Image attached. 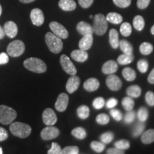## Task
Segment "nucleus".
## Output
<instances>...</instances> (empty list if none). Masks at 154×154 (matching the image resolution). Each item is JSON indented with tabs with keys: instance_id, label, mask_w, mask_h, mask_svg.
Segmentation results:
<instances>
[{
	"instance_id": "1",
	"label": "nucleus",
	"mask_w": 154,
	"mask_h": 154,
	"mask_svg": "<svg viewBox=\"0 0 154 154\" xmlns=\"http://www.w3.org/2000/svg\"><path fill=\"white\" fill-rule=\"evenodd\" d=\"M24 66L31 72L38 74L44 73L47 69L46 63L42 59L36 57H31L24 60Z\"/></svg>"
},
{
	"instance_id": "2",
	"label": "nucleus",
	"mask_w": 154,
	"mask_h": 154,
	"mask_svg": "<svg viewBox=\"0 0 154 154\" xmlns=\"http://www.w3.org/2000/svg\"><path fill=\"white\" fill-rule=\"evenodd\" d=\"M9 130L11 134L20 138L28 137L32 133V128L29 125L22 122L11 123L9 126Z\"/></svg>"
},
{
	"instance_id": "3",
	"label": "nucleus",
	"mask_w": 154,
	"mask_h": 154,
	"mask_svg": "<svg viewBox=\"0 0 154 154\" xmlns=\"http://www.w3.org/2000/svg\"><path fill=\"white\" fill-rule=\"evenodd\" d=\"M45 42L48 48L54 54H59L63 49V42L61 38L58 37L52 32H48L45 35Z\"/></svg>"
},
{
	"instance_id": "4",
	"label": "nucleus",
	"mask_w": 154,
	"mask_h": 154,
	"mask_svg": "<svg viewBox=\"0 0 154 154\" xmlns=\"http://www.w3.org/2000/svg\"><path fill=\"white\" fill-rule=\"evenodd\" d=\"M94 33L98 36L103 35L108 29V21L104 15L97 14L94 17L93 21Z\"/></svg>"
},
{
	"instance_id": "5",
	"label": "nucleus",
	"mask_w": 154,
	"mask_h": 154,
	"mask_svg": "<svg viewBox=\"0 0 154 154\" xmlns=\"http://www.w3.org/2000/svg\"><path fill=\"white\" fill-rule=\"evenodd\" d=\"M17 111L12 108L0 105V123L4 125L11 124L17 118Z\"/></svg>"
},
{
	"instance_id": "6",
	"label": "nucleus",
	"mask_w": 154,
	"mask_h": 154,
	"mask_svg": "<svg viewBox=\"0 0 154 154\" xmlns=\"http://www.w3.org/2000/svg\"><path fill=\"white\" fill-rule=\"evenodd\" d=\"M7 53L12 57H20L25 51V45L21 40H14L11 42L7 47Z\"/></svg>"
},
{
	"instance_id": "7",
	"label": "nucleus",
	"mask_w": 154,
	"mask_h": 154,
	"mask_svg": "<svg viewBox=\"0 0 154 154\" xmlns=\"http://www.w3.org/2000/svg\"><path fill=\"white\" fill-rule=\"evenodd\" d=\"M60 63L62 67L63 70L67 74L73 76L76 75L77 73V69L72 61L70 60L69 57L66 54H63L60 57Z\"/></svg>"
},
{
	"instance_id": "8",
	"label": "nucleus",
	"mask_w": 154,
	"mask_h": 154,
	"mask_svg": "<svg viewBox=\"0 0 154 154\" xmlns=\"http://www.w3.org/2000/svg\"><path fill=\"white\" fill-rule=\"evenodd\" d=\"M49 27L54 34L58 37L66 39L69 36V32L60 23L57 22H51L49 24Z\"/></svg>"
},
{
	"instance_id": "9",
	"label": "nucleus",
	"mask_w": 154,
	"mask_h": 154,
	"mask_svg": "<svg viewBox=\"0 0 154 154\" xmlns=\"http://www.w3.org/2000/svg\"><path fill=\"white\" fill-rule=\"evenodd\" d=\"M60 134V131L54 126H47L41 131V137L44 140H52L57 138Z\"/></svg>"
},
{
	"instance_id": "10",
	"label": "nucleus",
	"mask_w": 154,
	"mask_h": 154,
	"mask_svg": "<svg viewBox=\"0 0 154 154\" xmlns=\"http://www.w3.org/2000/svg\"><path fill=\"white\" fill-rule=\"evenodd\" d=\"M106 84L108 88H110L111 91H119L122 87V82L119 76L116 75L109 74L106 79Z\"/></svg>"
},
{
	"instance_id": "11",
	"label": "nucleus",
	"mask_w": 154,
	"mask_h": 154,
	"mask_svg": "<svg viewBox=\"0 0 154 154\" xmlns=\"http://www.w3.org/2000/svg\"><path fill=\"white\" fill-rule=\"evenodd\" d=\"M42 120L47 126H54L57 121V116L53 109L48 108L42 113Z\"/></svg>"
},
{
	"instance_id": "12",
	"label": "nucleus",
	"mask_w": 154,
	"mask_h": 154,
	"mask_svg": "<svg viewBox=\"0 0 154 154\" xmlns=\"http://www.w3.org/2000/svg\"><path fill=\"white\" fill-rule=\"evenodd\" d=\"M30 18L32 24L35 26H42L44 22V15L40 9H33L30 13Z\"/></svg>"
},
{
	"instance_id": "13",
	"label": "nucleus",
	"mask_w": 154,
	"mask_h": 154,
	"mask_svg": "<svg viewBox=\"0 0 154 154\" xmlns=\"http://www.w3.org/2000/svg\"><path fill=\"white\" fill-rule=\"evenodd\" d=\"M69 96L65 93H61L58 96L55 103V109L59 112H63L67 109L69 104Z\"/></svg>"
},
{
	"instance_id": "14",
	"label": "nucleus",
	"mask_w": 154,
	"mask_h": 154,
	"mask_svg": "<svg viewBox=\"0 0 154 154\" xmlns=\"http://www.w3.org/2000/svg\"><path fill=\"white\" fill-rule=\"evenodd\" d=\"M79 77L73 75L69 79L66 84V89L69 94H73L78 89L80 85Z\"/></svg>"
},
{
	"instance_id": "15",
	"label": "nucleus",
	"mask_w": 154,
	"mask_h": 154,
	"mask_svg": "<svg viewBox=\"0 0 154 154\" xmlns=\"http://www.w3.org/2000/svg\"><path fill=\"white\" fill-rule=\"evenodd\" d=\"M4 30H5V35L9 38H14L18 33V27L17 24L12 21H8L4 25Z\"/></svg>"
},
{
	"instance_id": "16",
	"label": "nucleus",
	"mask_w": 154,
	"mask_h": 154,
	"mask_svg": "<svg viewBox=\"0 0 154 154\" xmlns=\"http://www.w3.org/2000/svg\"><path fill=\"white\" fill-rule=\"evenodd\" d=\"M94 38L93 34H86V35L83 36V37L81 38L79 43V49L84 51L91 49L93 44Z\"/></svg>"
},
{
	"instance_id": "17",
	"label": "nucleus",
	"mask_w": 154,
	"mask_h": 154,
	"mask_svg": "<svg viewBox=\"0 0 154 154\" xmlns=\"http://www.w3.org/2000/svg\"><path fill=\"white\" fill-rule=\"evenodd\" d=\"M118 70V63L113 60L107 61L102 66V72L104 74H112Z\"/></svg>"
},
{
	"instance_id": "18",
	"label": "nucleus",
	"mask_w": 154,
	"mask_h": 154,
	"mask_svg": "<svg viewBox=\"0 0 154 154\" xmlns=\"http://www.w3.org/2000/svg\"><path fill=\"white\" fill-rule=\"evenodd\" d=\"M100 86V82L96 78H89L84 83V89L88 92L95 91Z\"/></svg>"
},
{
	"instance_id": "19",
	"label": "nucleus",
	"mask_w": 154,
	"mask_h": 154,
	"mask_svg": "<svg viewBox=\"0 0 154 154\" xmlns=\"http://www.w3.org/2000/svg\"><path fill=\"white\" fill-rule=\"evenodd\" d=\"M76 29L78 32L82 36L86 34H93L94 30L91 24L85 22H80L78 23L76 26Z\"/></svg>"
},
{
	"instance_id": "20",
	"label": "nucleus",
	"mask_w": 154,
	"mask_h": 154,
	"mask_svg": "<svg viewBox=\"0 0 154 154\" xmlns=\"http://www.w3.org/2000/svg\"><path fill=\"white\" fill-rule=\"evenodd\" d=\"M71 57L78 62H84L88 59V54L86 51H84V50L76 49L74 50L71 53Z\"/></svg>"
},
{
	"instance_id": "21",
	"label": "nucleus",
	"mask_w": 154,
	"mask_h": 154,
	"mask_svg": "<svg viewBox=\"0 0 154 154\" xmlns=\"http://www.w3.org/2000/svg\"><path fill=\"white\" fill-rule=\"evenodd\" d=\"M59 7L63 11H73L76 8V2L74 0H60L59 2Z\"/></svg>"
},
{
	"instance_id": "22",
	"label": "nucleus",
	"mask_w": 154,
	"mask_h": 154,
	"mask_svg": "<svg viewBox=\"0 0 154 154\" xmlns=\"http://www.w3.org/2000/svg\"><path fill=\"white\" fill-rule=\"evenodd\" d=\"M109 43L114 49H116L119 47V33L115 29H111L109 32Z\"/></svg>"
},
{
	"instance_id": "23",
	"label": "nucleus",
	"mask_w": 154,
	"mask_h": 154,
	"mask_svg": "<svg viewBox=\"0 0 154 154\" xmlns=\"http://www.w3.org/2000/svg\"><path fill=\"white\" fill-rule=\"evenodd\" d=\"M140 140L144 144H151L154 142V129H149L142 133Z\"/></svg>"
},
{
	"instance_id": "24",
	"label": "nucleus",
	"mask_w": 154,
	"mask_h": 154,
	"mask_svg": "<svg viewBox=\"0 0 154 154\" xmlns=\"http://www.w3.org/2000/svg\"><path fill=\"white\" fill-rule=\"evenodd\" d=\"M119 47L120 49L124 54H126L131 55L134 52V48L131 44L127 40L122 39L121 41H119Z\"/></svg>"
},
{
	"instance_id": "25",
	"label": "nucleus",
	"mask_w": 154,
	"mask_h": 154,
	"mask_svg": "<svg viewBox=\"0 0 154 154\" xmlns=\"http://www.w3.org/2000/svg\"><path fill=\"white\" fill-rule=\"evenodd\" d=\"M126 94L131 98H138L141 94V88L138 85H132L127 88Z\"/></svg>"
},
{
	"instance_id": "26",
	"label": "nucleus",
	"mask_w": 154,
	"mask_h": 154,
	"mask_svg": "<svg viewBox=\"0 0 154 154\" xmlns=\"http://www.w3.org/2000/svg\"><path fill=\"white\" fill-rule=\"evenodd\" d=\"M106 20L109 22L113 24H119L122 22L123 17L121 14L116 12H110L109 13L106 17Z\"/></svg>"
},
{
	"instance_id": "27",
	"label": "nucleus",
	"mask_w": 154,
	"mask_h": 154,
	"mask_svg": "<svg viewBox=\"0 0 154 154\" xmlns=\"http://www.w3.org/2000/svg\"><path fill=\"white\" fill-rule=\"evenodd\" d=\"M122 75L124 79L128 82H133L136 79V73L134 69L130 68V67H126L123 69Z\"/></svg>"
},
{
	"instance_id": "28",
	"label": "nucleus",
	"mask_w": 154,
	"mask_h": 154,
	"mask_svg": "<svg viewBox=\"0 0 154 154\" xmlns=\"http://www.w3.org/2000/svg\"><path fill=\"white\" fill-rule=\"evenodd\" d=\"M133 25H134V28L137 31H142L143 29L144 26H145V21L143 17L137 15L134 17V20H133Z\"/></svg>"
},
{
	"instance_id": "29",
	"label": "nucleus",
	"mask_w": 154,
	"mask_h": 154,
	"mask_svg": "<svg viewBox=\"0 0 154 154\" xmlns=\"http://www.w3.org/2000/svg\"><path fill=\"white\" fill-rule=\"evenodd\" d=\"M90 109L87 106L82 105L77 109V115L81 119H86L89 116Z\"/></svg>"
},
{
	"instance_id": "30",
	"label": "nucleus",
	"mask_w": 154,
	"mask_h": 154,
	"mask_svg": "<svg viewBox=\"0 0 154 154\" xmlns=\"http://www.w3.org/2000/svg\"><path fill=\"white\" fill-rule=\"evenodd\" d=\"M72 134L77 139L83 140L86 137V131L82 127H76L72 131Z\"/></svg>"
},
{
	"instance_id": "31",
	"label": "nucleus",
	"mask_w": 154,
	"mask_h": 154,
	"mask_svg": "<svg viewBox=\"0 0 154 154\" xmlns=\"http://www.w3.org/2000/svg\"><path fill=\"white\" fill-rule=\"evenodd\" d=\"M145 127L146 124H144V122L139 121V122H138L137 124L135 125L134 128H133L132 136L134 137H138V136H139L143 132Z\"/></svg>"
},
{
	"instance_id": "32",
	"label": "nucleus",
	"mask_w": 154,
	"mask_h": 154,
	"mask_svg": "<svg viewBox=\"0 0 154 154\" xmlns=\"http://www.w3.org/2000/svg\"><path fill=\"white\" fill-rule=\"evenodd\" d=\"M139 50L143 55H149L153 51V47L149 42H143L140 45Z\"/></svg>"
},
{
	"instance_id": "33",
	"label": "nucleus",
	"mask_w": 154,
	"mask_h": 154,
	"mask_svg": "<svg viewBox=\"0 0 154 154\" xmlns=\"http://www.w3.org/2000/svg\"><path fill=\"white\" fill-rule=\"evenodd\" d=\"M134 56L132 54H121L119 57L117 61L120 65H127L129 64L134 61Z\"/></svg>"
},
{
	"instance_id": "34",
	"label": "nucleus",
	"mask_w": 154,
	"mask_h": 154,
	"mask_svg": "<svg viewBox=\"0 0 154 154\" xmlns=\"http://www.w3.org/2000/svg\"><path fill=\"white\" fill-rule=\"evenodd\" d=\"M121 103H122V106L123 107H124V109L126 111L133 110V109H134V104H135L134 101L133 100V98L130 97V96H127V97L124 98L122 100V102H121Z\"/></svg>"
},
{
	"instance_id": "35",
	"label": "nucleus",
	"mask_w": 154,
	"mask_h": 154,
	"mask_svg": "<svg viewBox=\"0 0 154 154\" xmlns=\"http://www.w3.org/2000/svg\"><path fill=\"white\" fill-rule=\"evenodd\" d=\"M137 115L138 120L142 122H145L149 118V110L146 107L141 106L138 109Z\"/></svg>"
},
{
	"instance_id": "36",
	"label": "nucleus",
	"mask_w": 154,
	"mask_h": 154,
	"mask_svg": "<svg viewBox=\"0 0 154 154\" xmlns=\"http://www.w3.org/2000/svg\"><path fill=\"white\" fill-rule=\"evenodd\" d=\"M120 32L124 36H128L132 32V27L128 22H124L121 24L120 27Z\"/></svg>"
},
{
	"instance_id": "37",
	"label": "nucleus",
	"mask_w": 154,
	"mask_h": 154,
	"mask_svg": "<svg viewBox=\"0 0 154 154\" xmlns=\"http://www.w3.org/2000/svg\"><path fill=\"white\" fill-rule=\"evenodd\" d=\"M113 138H114V134H113V133L110 131L103 133L100 136V140H101L102 143H103L104 144L110 143L113 140Z\"/></svg>"
},
{
	"instance_id": "38",
	"label": "nucleus",
	"mask_w": 154,
	"mask_h": 154,
	"mask_svg": "<svg viewBox=\"0 0 154 154\" xmlns=\"http://www.w3.org/2000/svg\"><path fill=\"white\" fill-rule=\"evenodd\" d=\"M91 148L94 151H96V153H101L102 151H104V149H106V146L102 142L92 141L91 143Z\"/></svg>"
},
{
	"instance_id": "39",
	"label": "nucleus",
	"mask_w": 154,
	"mask_h": 154,
	"mask_svg": "<svg viewBox=\"0 0 154 154\" xmlns=\"http://www.w3.org/2000/svg\"><path fill=\"white\" fill-rule=\"evenodd\" d=\"M116 148H118L121 150H127L130 148V142L126 139H121L116 141L114 143Z\"/></svg>"
},
{
	"instance_id": "40",
	"label": "nucleus",
	"mask_w": 154,
	"mask_h": 154,
	"mask_svg": "<svg viewBox=\"0 0 154 154\" xmlns=\"http://www.w3.org/2000/svg\"><path fill=\"white\" fill-rule=\"evenodd\" d=\"M137 68L140 73H146L149 69V62L146 59H140L137 63Z\"/></svg>"
},
{
	"instance_id": "41",
	"label": "nucleus",
	"mask_w": 154,
	"mask_h": 154,
	"mask_svg": "<svg viewBox=\"0 0 154 154\" xmlns=\"http://www.w3.org/2000/svg\"><path fill=\"white\" fill-rule=\"evenodd\" d=\"M96 121L99 124L106 125L109 124V122L110 121V118L106 113H100L96 116Z\"/></svg>"
},
{
	"instance_id": "42",
	"label": "nucleus",
	"mask_w": 154,
	"mask_h": 154,
	"mask_svg": "<svg viewBox=\"0 0 154 154\" xmlns=\"http://www.w3.org/2000/svg\"><path fill=\"white\" fill-rule=\"evenodd\" d=\"M62 154H78L79 153V149L76 146H66L61 151Z\"/></svg>"
},
{
	"instance_id": "43",
	"label": "nucleus",
	"mask_w": 154,
	"mask_h": 154,
	"mask_svg": "<svg viewBox=\"0 0 154 154\" xmlns=\"http://www.w3.org/2000/svg\"><path fill=\"white\" fill-rule=\"evenodd\" d=\"M92 105H93L94 109H98V110H99V109H101L104 106L105 100L102 97H97L94 100L93 103H92Z\"/></svg>"
},
{
	"instance_id": "44",
	"label": "nucleus",
	"mask_w": 154,
	"mask_h": 154,
	"mask_svg": "<svg viewBox=\"0 0 154 154\" xmlns=\"http://www.w3.org/2000/svg\"><path fill=\"white\" fill-rule=\"evenodd\" d=\"M135 118H136V112L134 111H128L126 114H125L124 116V122L127 124H131L135 120Z\"/></svg>"
},
{
	"instance_id": "45",
	"label": "nucleus",
	"mask_w": 154,
	"mask_h": 154,
	"mask_svg": "<svg viewBox=\"0 0 154 154\" xmlns=\"http://www.w3.org/2000/svg\"><path fill=\"white\" fill-rule=\"evenodd\" d=\"M61 146H59V144L57 143H55V142H53L51 143V147L49 151H48L47 153L48 154H61Z\"/></svg>"
},
{
	"instance_id": "46",
	"label": "nucleus",
	"mask_w": 154,
	"mask_h": 154,
	"mask_svg": "<svg viewBox=\"0 0 154 154\" xmlns=\"http://www.w3.org/2000/svg\"><path fill=\"white\" fill-rule=\"evenodd\" d=\"M113 3L120 8H126L130 6L131 0H113Z\"/></svg>"
},
{
	"instance_id": "47",
	"label": "nucleus",
	"mask_w": 154,
	"mask_h": 154,
	"mask_svg": "<svg viewBox=\"0 0 154 154\" xmlns=\"http://www.w3.org/2000/svg\"><path fill=\"white\" fill-rule=\"evenodd\" d=\"M145 100L146 103L150 106H154V93L153 91H148L146 94Z\"/></svg>"
},
{
	"instance_id": "48",
	"label": "nucleus",
	"mask_w": 154,
	"mask_h": 154,
	"mask_svg": "<svg viewBox=\"0 0 154 154\" xmlns=\"http://www.w3.org/2000/svg\"><path fill=\"white\" fill-rule=\"evenodd\" d=\"M110 115L116 121H121V119H123L122 113L117 109H111L110 111Z\"/></svg>"
},
{
	"instance_id": "49",
	"label": "nucleus",
	"mask_w": 154,
	"mask_h": 154,
	"mask_svg": "<svg viewBox=\"0 0 154 154\" xmlns=\"http://www.w3.org/2000/svg\"><path fill=\"white\" fill-rule=\"evenodd\" d=\"M151 0H137V7L140 9H144L149 5Z\"/></svg>"
},
{
	"instance_id": "50",
	"label": "nucleus",
	"mask_w": 154,
	"mask_h": 154,
	"mask_svg": "<svg viewBox=\"0 0 154 154\" xmlns=\"http://www.w3.org/2000/svg\"><path fill=\"white\" fill-rule=\"evenodd\" d=\"M78 2L81 7L84 9H87L91 7L94 2V0H78Z\"/></svg>"
},
{
	"instance_id": "51",
	"label": "nucleus",
	"mask_w": 154,
	"mask_h": 154,
	"mask_svg": "<svg viewBox=\"0 0 154 154\" xmlns=\"http://www.w3.org/2000/svg\"><path fill=\"white\" fill-rule=\"evenodd\" d=\"M117 103H118V100L115 98H111L106 102V107L108 109H113L117 105Z\"/></svg>"
},
{
	"instance_id": "52",
	"label": "nucleus",
	"mask_w": 154,
	"mask_h": 154,
	"mask_svg": "<svg viewBox=\"0 0 154 154\" xmlns=\"http://www.w3.org/2000/svg\"><path fill=\"white\" fill-rule=\"evenodd\" d=\"M9 56L7 54L2 52L0 54V65L6 64L9 62Z\"/></svg>"
},
{
	"instance_id": "53",
	"label": "nucleus",
	"mask_w": 154,
	"mask_h": 154,
	"mask_svg": "<svg viewBox=\"0 0 154 154\" xmlns=\"http://www.w3.org/2000/svg\"><path fill=\"white\" fill-rule=\"evenodd\" d=\"M106 153L108 154H124L125 152L124 150L119 149L118 148H111V149H108Z\"/></svg>"
},
{
	"instance_id": "54",
	"label": "nucleus",
	"mask_w": 154,
	"mask_h": 154,
	"mask_svg": "<svg viewBox=\"0 0 154 154\" xmlns=\"http://www.w3.org/2000/svg\"><path fill=\"white\" fill-rule=\"evenodd\" d=\"M8 138V133L5 128L0 127V142L4 141Z\"/></svg>"
},
{
	"instance_id": "55",
	"label": "nucleus",
	"mask_w": 154,
	"mask_h": 154,
	"mask_svg": "<svg viewBox=\"0 0 154 154\" xmlns=\"http://www.w3.org/2000/svg\"><path fill=\"white\" fill-rule=\"evenodd\" d=\"M148 82L150 84H154V68L152 69L151 73H150L149 76H148Z\"/></svg>"
},
{
	"instance_id": "56",
	"label": "nucleus",
	"mask_w": 154,
	"mask_h": 154,
	"mask_svg": "<svg viewBox=\"0 0 154 154\" xmlns=\"http://www.w3.org/2000/svg\"><path fill=\"white\" fill-rule=\"evenodd\" d=\"M5 36V30H4V28L2 26L0 25V39L3 38Z\"/></svg>"
},
{
	"instance_id": "57",
	"label": "nucleus",
	"mask_w": 154,
	"mask_h": 154,
	"mask_svg": "<svg viewBox=\"0 0 154 154\" xmlns=\"http://www.w3.org/2000/svg\"><path fill=\"white\" fill-rule=\"evenodd\" d=\"M22 3H24V4H28V3H31L35 1V0H19Z\"/></svg>"
},
{
	"instance_id": "58",
	"label": "nucleus",
	"mask_w": 154,
	"mask_h": 154,
	"mask_svg": "<svg viewBox=\"0 0 154 154\" xmlns=\"http://www.w3.org/2000/svg\"><path fill=\"white\" fill-rule=\"evenodd\" d=\"M151 34H153V35H154V25L153 26H152L151 29Z\"/></svg>"
},
{
	"instance_id": "59",
	"label": "nucleus",
	"mask_w": 154,
	"mask_h": 154,
	"mask_svg": "<svg viewBox=\"0 0 154 154\" xmlns=\"http://www.w3.org/2000/svg\"><path fill=\"white\" fill-rule=\"evenodd\" d=\"M2 6L0 5V16L2 15Z\"/></svg>"
},
{
	"instance_id": "60",
	"label": "nucleus",
	"mask_w": 154,
	"mask_h": 154,
	"mask_svg": "<svg viewBox=\"0 0 154 154\" xmlns=\"http://www.w3.org/2000/svg\"><path fill=\"white\" fill-rule=\"evenodd\" d=\"M3 153V151H2V149L1 147H0V154H2Z\"/></svg>"
},
{
	"instance_id": "61",
	"label": "nucleus",
	"mask_w": 154,
	"mask_h": 154,
	"mask_svg": "<svg viewBox=\"0 0 154 154\" xmlns=\"http://www.w3.org/2000/svg\"><path fill=\"white\" fill-rule=\"evenodd\" d=\"M90 17V18L91 19V18H93V16H92V15H90V17Z\"/></svg>"
}]
</instances>
